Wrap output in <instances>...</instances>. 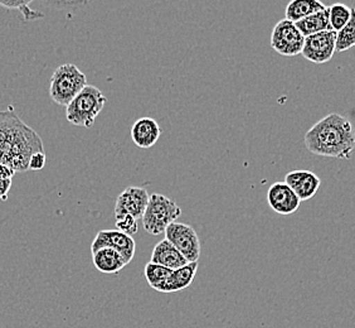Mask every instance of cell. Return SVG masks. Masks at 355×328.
<instances>
[{
    "label": "cell",
    "instance_id": "6da1fadb",
    "mask_svg": "<svg viewBox=\"0 0 355 328\" xmlns=\"http://www.w3.org/2000/svg\"><path fill=\"white\" fill-rule=\"evenodd\" d=\"M38 151H44L41 137L24 123L13 108L0 110V163L12 171H28L29 159Z\"/></svg>",
    "mask_w": 355,
    "mask_h": 328
},
{
    "label": "cell",
    "instance_id": "7a4b0ae2",
    "mask_svg": "<svg viewBox=\"0 0 355 328\" xmlns=\"http://www.w3.org/2000/svg\"><path fill=\"white\" fill-rule=\"evenodd\" d=\"M304 142L315 156L350 159L354 151V130L347 117L334 113L314 124L305 134Z\"/></svg>",
    "mask_w": 355,
    "mask_h": 328
},
{
    "label": "cell",
    "instance_id": "3957f363",
    "mask_svg": "<svg viewBox=\"0 0 355 328\" xmlns=\"http://www.w3.org/2000/svg\"><path fill=\"white\" fill-rule=\"evenodd\" d=\"M106 101L107 99L101 90L86 85L66 106V117L76 126L89 129L95 124L97 115L103 111Z\"/></svg>",
    "mask_w": 355,
    "mask_h": 328
},
{
    "label": "cell",
    "instance_id": "277c9868",
    "mask_svg": "<svg viewBox=\"0 0 355 328\" xmlns=\"http://www.w3.org/2000/svg\"><path fill=\"white\" fill-rule=\"evenodd\" d=\"M87 85V79L73 63H64L55 69L51 77L49 96L55 104L67 106Z\"/></svg>",
    "mask_w": 355,
    "mask_h": 328
},
{
    "label": "cell",
    "instance_id": "5b68a950",
    "mask_svg": "<svg viewBox=\"0 0 355 328\" xmlns=\"http://www.w3.org/2000/svg\"><path fill=\"white\" fill-rule=\"evenodd\" d=\"M182 216V208L169 197L160 193L149 196L141 221L146 233L153 236L164 233L165 229Z\"/></svg>",
    "mask_w": 355,
    "mask_h": 328
},
{
    "label": "cell",
    "instance_id": "8992f818",
    "mask_svg": "<svg viewBox=\"0 0 355 328\" xmlns=\"http://www.w3.org/2000/svg\"><path fill=\"white\" fill-rule=\"evenodd\" d=\"M165 239L177 247L188 263L198 261L200 256V240L194 227L182 222H171L165 229Z\"/></svg>",
    "mask_w": 355,
    "mask_h": 328
},
{
    "label": "cell",
    "instance_id": "52a82bcc",
    "mask_svg": "<svg viewBox=\"0 0 355 328\" xmlns=\"http://www.w3.org/2000/svg\"><path fill=\"white\" fill-rule=\"evenodd\" d=\"M305 37L301 35L295 23L282 19L272 29L271 47L279 55L294 57L301 55Z\"/></svg>",
    "mask_w": 355,
    "mask_h": 328
},
{
    "label": "cell",
    "instance_id": "ba28073f",
    "mask_svg": "<svg viewBox=\"0 0 355 328\" xmlns=\"http://www.w3.org/2000/svg\"><path fill=\"white\" fill-rule=\"evenodd\" d=\"M335 35L336 32L330 29L305 37L301 55L316 65L327 63L335 54Z\"/></svg>",
    "mask_w": 355,
    "mask_h": 328
},
{
    "label": "cell",
    "instance_id": "9c48e42d",
    "mask_svg": "<svg viewBox=\"0 0 355 328\" xmlns=\"http://www.w3.org/2000/svg\"><path fill=\"white\" fill-rule=\"evenodd\" d=\"M100 247H111L116 250L129 264L135 255L137 243L132 236H129L119 230H101L97 233L91 244V253H94Z\"/></svg>",
    "mask_w": 355,
    "mask_h": 328
},
{
    "label": "cell",
    "instance_id": "30bf717a",
    "mask_svg": "<svg viewBox=\"0 0 355 328\" xmlns=\"http://www.w3.org/2000/svg\"><path fill=\"white\" fill-rule=\"evenodd\" d=\"M148 201L149 193L144 187L130 186L119 195L115 205V216L130 215L135 220L141 219Z\"/></svg>",
    "mask_w": 355,
    "mask_h": 328
},
{
    "label": "cell",
    "instance_id": "8fae6325",
    "mask_svg": "<svg viewBox=\"0 0 355 328\" xmlns=\"http://www.w3.org/2000/svg\"><path fill=\"white\" fill-rule=\"evenodd\" d=\"M267 201L273 211L288 216L299 210L301 201L285 182L273 183L267 192Z\"/></svg>",
    "mask_w": 355,
    "mask_h": 328
},
{
    "label": "cell",
    "instance_id": "7c38bea8",
    "mask_svg": "<svg viewBox=\"0 0 355 328\" xmlns=\"http://www.w3.org/2000/svg\"><path fill=\"white\" fill-rule=\"evenodd\" d=\"M285 183L294 191L300 201H308L319 191L321 181L313 172L300 170L287 173Z\"/></svg>",
    "mask_w": 355,
    "mask_h": 328
},
{
    "label": "cell",
    "instance_id": "4fadbf2b",
    "mask_svg": "<svg viewBox=\"0 0 355 328\" xmlns=\"http://www.w3.org/2000/svg\"><path fill=\"white\" fill-rule=\"evenodd\" d=\"M160 134V126L153 117H140L131 128V139L141 149H149L154 147L159 140Z\"/></svg>",
    "mask_w": 355,
    "mask_h": 328
},
{
    "label": "cell",
    "instance_id": "5bb4252c",
    "mask_svg": "<svg viewBox=\"0 0 355 328\" xmlns=\"http://www.w3.org/2000/svg\"><path fill=\"white\" fill-rule=\"evenodd\" d=\"M150 261L171 270L184 267L188 264V260L185 259L177 247L171 245L166 239L159 241L155 245L151 253Z\"/></svg>",
    "mask_w": 355,
    "mask_h": 328
},
{
    "label": "cell",
    "instance_id": "9a60e30c",
    "mask_svg": "<svg viewBox=\"0 0 355 328\" xmlns=\"http://www.w3.org/2000/svg\"><path fill=\"white\" fill-rule=\"evenodd\" d=\"M92 261L96 269L103 274H117L128 265L126 260L111 247L97 249L92 253Z\"/></svg>",
    "mask_w": 355,
    "mask_h": 328
},
{
    "label": "cell",
    "instance_id": "2e32d148",
    "mask_svg": "<svg viewBox=\"0 0 355 328\" xmlns=\"http://www.w3.org/2000/svg\"><path fill=\"white\" fill-rule=\"evenodd\" d=\"M198 270V261L188 263L187 265L171 270L162 293H173L189 287Z\"/></svg>",
    "mask_w": 355,
    "mask_h": 328
},
{
    "label": "cell",
    "instance_id": "e0dca14e",
    "mask_svg": "<svg viewBox=\"0 0 355 328\" xmlns=\"http://www.w3.org/2000/svg\"><path fill=\"white\" fill-rule=\"evenodd\" d=\"M325 8L328 7L320 0H291L285 10V19L296 23L310 14L324 10Z\"/></svg>",
    "mask_w": 355,
    "mask_h": 328
},
{
    "label": "cell",
    "instance_id": "ac0fdd59",
    "mask_svg": "<svg viewBox=\"0 0 355 328\" xmlns=\"http://www.w3.org/2000/svg\"><path fill=\"white\" fill-rule=\"evenodd\" d=\"M295 26L300 31L301 35L304 37L315 35V33H320L324 31H330L328 8H325L324 10H320V12L310 14L308 17H305L304 19L296 22Z\"/></svg>",
    "mask_w": 355,
    "mask_h": 328
},
{
    "label": "cell",
    "instance_id": "d6986e66",
    "mask_svg": "<svg viewBox=\"0 0 355 328\" xmlns=\"http://www.w3.org/2000/svg\"><path fill=\"white\" fill-rule=\"evenodd\" d=\"M171 269L162 267L159 264L154 263H148L144 269V275L146 278V281L149 283L153 289H155L157 292H162L164 288L165 283L168 281L169 275H171Z\"/></svg>",
    "mask_w": 355,
    "mask_h": 328
},
{
    "label": "cell",
    "instance_id": "ffe728a7",
    "mask_svg": "<svg viewBox=\"0 0 355 328\" xmlns=\"http://www.w3.org/2000/svg\"><path fill=\"white\" fill-rule=\"evenodd\" d=\"M329 10V24H330V29L338 32L340 31L349 19L352 18V15L354 14V9L349 8L345 4L342 3H335L333 6L328 8Z\"/></svg>",
    "mask_w": 355,
    "mask_h": 328
},
{
    "label": "cell",
    "instance_id": "44dd1931",
    "mask_svg": "<svg viewBox=\"0 0 355 328\" xmlns=\"http://www.w3.org/2000/svg\"><path fill=\"white\" fill-rule=\"evenodd\" d=\"M355 44V18L354 14L344 27L336 32L335 35V52H344Z\"/></svg>",
    "mask_w": 355,
    "mask_h": 328
},
{
    "label": "cell",
    "instance_id": "7402d4cb",
    "mask_svg": "<svg viewBox=\"0 0 355 328\" xmlns=\"http://www.w3.org/2000/svg\"><path fill=\"white\" fill-rule=\"evenodd\" d=\"M32 1H33V0H0V7L19 10L26 21H35V19L42 18L43 14L38 13V12H35V10H32V9L29 8V4H31Z\"/></svg>",
    "mask_w": 355,
    "mask_h": 328
},
{
    "label": "cell",
    "instance_id": "603a6c76",
    "mask_svg": "<svg viewBox=\"0 0 355 328\" xmlns=\"http://www.w3.org/2000/svg\"><path fill=\"white\" fill-rule=\"evenodd\" d=\"M116 230L126 233L129 236H134L137 233V220L130 215H116Z\"/></svg>",
    "mask_w": 355,
    "mask_h": 328
},
{
    "label": "cell",
    "instance_id": "cb8c5ba5",
    "mask_svg": "<svg viewBox=\"0 0 355 328\" xmlns=\"http://www.w3.org/2000/svg\"><path fill=\"white\" fill-rule=\"evenodd\" d=\"M46 153L44 151H38L35 153L28 163V171H41L46 165Z\"/></svg>",
    "mask_w": 355,
    "mask_h": 328
},
{
    "label": "cell",
    "instance_id": "d4e9b609",
    "mask_svg": "<svg viewBox=\"0 0 355 328\" xmlns=\"http://www.w3.org/2000/svg\"><path fill=\"white\" fill-rule=\"evenodd\" d=\"M43 1L55 7H81V6H87L95 0H43Z\"/></svg>",
    "mask_w": 355,
    "mask_h": 328
},
{
    "label": "cell",
    "instance_id": "484cf974",
    "mask_svg": "<svg viewBox=\"0 0 355 328\" xmlns=\"http://www.w3.org/2000/svg\"><path fill=\"white\" fill-rule=\"evenodd\" d=\"M10 188H12V179H0V199L1 201H7Z\"/></svg>",
    "mask_w": 355,
    "mask_h": 328
},
{
    "label": "cell",
    "instance_id": "4316f807",
    "mask_svg": "<svg viewBox=\"0 0 355 328\" xmlns=\"http://www.w3.org/2000/svg\"><path fill=\"white\" fill-rule=\"evenodd\" d=\"M15 172L12 171L6 164L0 163V179H12Z\"/></svg>",
    "mask_w": 355,
    "mask_h": 328
}]
</instances>
